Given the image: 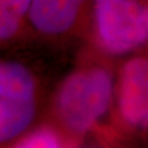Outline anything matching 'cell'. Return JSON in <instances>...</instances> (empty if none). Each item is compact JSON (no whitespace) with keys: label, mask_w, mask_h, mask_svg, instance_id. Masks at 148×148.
I'll list each match as a JSON object with an SVG mask.
<instances>
[{"label":"cell","mask_w":148,"mask_h":148,"mask_svg":"<svg viewBox=\"0 0 148 148\" xmlns=\"http://www.w3.org/2000/svg\"><path fill=\"white\" fill-rule=\"evenodd\" d=\"M18 147L23 148H54L59 147L58 136L48 130H38L19 142Z\"/></svg>","instance_id":"52a82bcc"},{"label":"cell","mask_w":148,"mask_h":148,"mask_svg":"<svg viewBox=\"0 0 148 148\" xmlns=\"http://www.w3.org/2000/svg\"><path fill=\"white\" fill-rule=\"evenodd\" d=\"M86 0H32L29 19L44 34H60L75 23Z\"/></svg>","instance_id":"5b68a950"},{"label":"cell","mask_w":148,"mask_h":148,"mask_svg":"<svg viewBox=\"0 0 148 148\" xmlns=\"http://www.w3.org/2000/svg\"><path fill=\"white\" fill-rule=\"evenodd\" d=\"M110 74L102 68L85 69L65 80L56 99V111L74 133L89 131L106 113L112 98Z\"/></svg>","instance_id":"6da1fadb"},{"label":"cell","mask_w":148,"mask_h":148,"mask_svg":"<svg viewBox=\"0 0 148 148\" xmlns=\"http://www.w3.org/2000/svg\"><path fill=\"white\" fill-rule=\"evenodd\" d=\"M95 20L110 53H127L148 41V7L138 0H95Z\"/></svg>","instance_id":"7a4b0ae2"},{"label":"cell","mask_w":148,"mask_h":148,"mask_svg":"<svg viewBox=\"0 0 148 148\" xmlns=\"http://www.w3.org/2000/svg\"><path fill=\"white\" fill-rule=\"evenodd\" d=\"M35 114V84L29 69L16 62L0 66V142L19 137Z\"/></svg>","instance_id":"3957f363"},{"label":"cell","mask_w":148,"mask_h":148,"mask_svg":"<svg viewBox=\"0 0 148 148\" xmlns=\"http://www.w3.org/2000/svg\"><path fill=\"white\" fill-rule=\"evenodd\" d=\"M119 108L131 126L148 127V58L130 59L122 69Z\"/></svg>","instance_id":"277c9868"},{"label":"cell","mask_w":148,"mask_h":148,"mask_svg":"<svg viewBox=\"0 0 148 148\" xmlns=\"http://www.w3.org/2000/svg\"><path fill=\"white\" fill-rule=\"evenodd\" d=\"M32 0H0V37L9 40L19 30L23 16L29 14Z\"/></svg>","instance_id":"8992f818"}]
</instances>
